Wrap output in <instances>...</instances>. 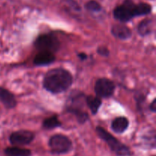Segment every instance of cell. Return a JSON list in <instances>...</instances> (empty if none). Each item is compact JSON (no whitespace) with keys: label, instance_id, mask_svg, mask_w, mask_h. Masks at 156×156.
Returning <instances> with one entry per match:
<instances>
[{"label":"cell","instance_id":"cell-1","mask_svg":"<svg viewBox=\"0 0 156 156\" xmlns=\"http://www.w3.org/2000/svg\"><path fill=\"white\" fill-rule=\"evenodd\" d=\"M73 76L62 67L50 69L45 73L42 80L44 89L52 94H59L68 91L73 84Z\"/></svg>","mask_w":156,"mask_h":156},{"label":"cell","instance_id":"cell-2","mask_svg":"<svg viewBox=\"0 0 156 156\" xmlns=\"http://www.w3.org/2000/svg\"><path fill=\"white\" fill-rule=\"evenodd\" d=\"M152 6L146 2L134 3L132 0H125L123 4L117 6L113 11V15L120 23H126L136 17L146 16L151 14Z\"/></svg>","mask_w":156,"mask_h":156},{"label":"cell","instance_id":"cell-3","mask_svg":"<svg viewBox=\"0 0 156 156\" xmlns=\"http://www.w3.org/2000/svg\"><path fill=\"white\" fill-rule=\"evenodd\" d=\"M86 94L79 90H73L69 94L65 102L64 109L68 114H71L76 117L79 124L86 123L89 120V114L85 111Z\"/></svg>","mask_w":156,"mask_h":156},{"label":"cell","instance_id":"cell-4","mask_svg":"<svg viewBox=\"0 0 156 156\" xmlns=\"http://www.w3.org/2000/svg\"><path fill=\"white\" fill-rule=\"evenodd\" d=\"M95 132L98 136L108 145L110 149L117 156H130L132 155L129 146L117 140L104 127L97 126L95 127Z\"/></svg>","mask_w":156,"mask_h":156},{"label":"cell","instance_id":"cell-5","mask_svg":"<svg viewBox=\"0 0 156 156\" xmlns=\"http://www.w3.org/2000/svg\"><path fill=\"white\" fill-rule=\"evenodd\" d=\"M34 46L39 52L55 53L60 49L61 43L56 35L47 33L38 35L34 41Z\"/></svg>","mask_w":156,"mask_h":156},{"label":"cell","instance_id":"cell-6","mask_svg":"<svg viewBox=\"0 0 156 156\" xmlns=\"http://www.w3.org/2000/svg\"><path fill=\"white\" fill-rule=\"evenodd\" d=\"M50 152L53 155H64L73 150V144L67 136L56 133L50 136L48 141Z\"/></svg>","mask_w":156,"mask_h":156},{"label":"cell","instance_id":"cell-7","mask_svg":"<svg viewBox=\"0 0 156 156\" xmlns=\"http://www.w3.org/2000/svg\"><path fill=\"white\" fill-rule=\"evenodd\" d=\"M116 85L114 81L108 78H99L95 81L94 85V91L95 96L101 99L111 98L114 94Z\"/></svg>","mask_w":156,"mask_h":156},{"label":"cell","instance_id":"cell-8","mask_svg":"<svg viewBox=\"0 0 156 156\" xmlns=\"http://www.w3.org/2000/svg\"><path fill=\"white\" fill-rule=\"evenodd\" d=\"M35 133L28 129H19L9 136V143L14 146H24L30 144L35 139Z\"/></svg>","mask_w":156,"mask_h":156},{"label":"cell","instance_id":"cell-9","mask_svg":"<svg viewBox=\"0 0 156 156\" xmlns=\"http://www.w3.org/2000/svg\"><path fill=\"white\" fill-rule=\"evenodd\" d=\"M111 33L113 37L120 41H127L132 37L133 35L131 29L123 23L113 24L111 28Z\"/></svg>","mask_w":156,"mask_h":156},{"label":"cell","instance_id":"cell-10","mask_svg":"<svg viewBox=\"0 0 156 156\" xmlns=\"http://www.w3.org/2000/svg\"><path fill=\"white\" fill-rule=\"evenodd\" d=\"M56 59L54 53L50 52H39L34 58L33 63L37 67L47 66L55 62Z\"/></svg>","mask_w":156,"mask_h":156},{"label":"cell","instance_id":"cell-11","mask_svg":"<svg viewBox=\"0 0 156 156\" xmlns=\"http://www.w3.org/2000/svg\"><path fill=\"white\" fill-rule=\"evenodd\" d=\"M0 102L6 109H13L18 104L15 94L2 86H0Z\"/></svg>","mask_w":156,"mask_h":156},{"label":"cell","instance_id":"cell-12","mask_svg":"<svg viewBox=\"0 0 156 156\" xmlns=\"http://www.w3.org/2000/svg\"><path fill=\"white\" fill-rule=\"evenodd\" d=\"M129 126V120L124 116H120L112 120L111 129L117 134H123L128 129Z\"/></svg>","mask_w":156,"mask_h":156},{"label":"cell","instance_id":"cell-13","mask_svg":"<svg viewBox=\"0 0 156 156\" xmlns=\"http://www.w3.org/2000/svg\"><path fill=\"white\" fill-rule=\"evenodd\" d=\"M154 21L152 18H145L137 25V33L140 37H144L150 35L153 32Z\"/></svg>","mask_w":156,"mask_h":156},{"label":"cell","instance_id":"cell-14","mask_svg":"<svg viewBox=\"0 0 156 156\" xmlns=\"http://www.w3.org/2000/svg\"><path fill=\"white\" fill-rule=\"evenodd\" d=\"M85 103H86V106L91 111V114L96 115L98 113L100 108L101 107L102 101L97 96L86 95Z\"/></svg>","mask_w":156,"mask_h":156},{"label":"cell","instance_id":"cell-15","mask_svg":"<svg viewBox=\"0 0 156 156\" xmlns=\"http://www.w3.org/2000/svg\"><path fill=\"white\" fill-rule=\"evenodd\" d=\"M5 156H31L32 152L30 149L18 146H11L4 149Z\"/></svg>","mask_w":156,"mask_h":156},{"label":"cell","instance_id":"cell-16","mask_svg":"<svg viewBox=\"0 0 156 156\" xmlns=\"http://www.w3.org/2000/svg\"><path fill=\"white\" fill-rule=\"evenodd\" d=\"M62 126V123L59 120L57 115H52L44 119L42 122V128L45 130H52L57 129Z\"/></svg>","mask_w":156,"mask_h":156},{"label":"cell","instance_id":"cell-17","mask_svg":"<svg viewBox=\"0 0 156 156\" xmlns=\"http://www.w3.org/2000/svg\"><path fill=\"white\" fill-rule=\"evenodd\" d=\"M85 8L87 11L91 13H98L102 10V6L98 2L95 0H90L85 5Z\"/></svg>","mask_w":156,"mask_h":156},{"label":"cell","instance_id":"cell-18","mask_svg":"<svg viewBox=\"0 0 156 156\" xmlns=\"http://www.w3.org/2000/svg\"><path fill=\"white\" fill-rule=\"evenodd\" d=\"M146 95H144V94H138L137 95L135 96L136 101L137 110L141 111L142 108H143V102L145 101V100H146Z\"/></svg>","mask_w":156,"mask_h":156},{"label":"cell","instance_id":"cell-19","mask_svg":"<svg viewBox=\"0 0 156 156\" xmlns=\"http://www.w3.org/2000/svg\"><path fill=\"white\" fill-rule=\"evenodd\" d=\"M97 53L103 57H108L110 56V50L105 46H100L98 47Z\"/></svg>","mask_w":156,"mask_h":156},{"label":"cell","instance_id":"cell-20","mask_svg":"<svg viewBox=\"0 0 156 156\" xmlns=\"http://www.w3.org/2000/svg\"><path fill=\"white\" fill-rule=\"evenodd\" d=\"M149 110L152 113L156 112V98H155L152 101V102H151L150 105H149Z\"/></svg>","mask_w":156,"mask_h":156},{"label":"cell","instance_id":"cell-21","mask_svg":"<svg viewBox=\"0 0 156 156\" xmlns=\"http://www.w3.org/2000/svg\"><path fill=\"white\" fill-rule=\"evenodd\" d=\"M77 56L81 61H85L88 58V56L85 53H83V52H81V53H77Z\"/></svg>","mask_w":156,"mask_h":156},{"label":"cell","instance_id":"cell-22","mask_svg":"<svg viewBox=\"0 0 156 156\" xmlns=\"http://www.w3.org/2000/svg\"><path fill=\"white\" fill-rule=\"evenodd\" d=\"M153 156H155V155H153Z\"/></svg>","mask_w":156,"mask_h":156}]
</instances>
